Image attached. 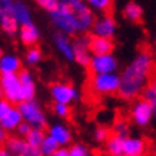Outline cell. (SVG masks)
<instances>
[{
  "instance_id": "obj_1",
  "label": "cell",
  "mask_w": 156,
  "mask_h": 156,
  "mask_svg": "<svg viewBox=\"0 0 156 156\" xmlns=\"http://www.w3.org/2000/svg\"><path fill=\"white\" fill-rule=\"evenodd\" d=\"M153 60L147 52L137 53L128 66L120 73V86L118 95L125 100H132L142 95V92L149 83Z\"/></svg>"
},
{
  "instance_id": "obj_2",
  "label": "cell",
  "mask_w": 156,
  "mask_h": 156,
  "mask_svg": "<svg viewBox=\"0 0 156 156\" xmlns=\"http://www.w3.org/2000/svg\"><path fill=\"white\" fill-rule=\"evenodd\" d=\"M50 14L52 24L57 29V32L72 36V34L80 33V26H79V14L75 13L67 6L62 5L59 2V6L53 10Z\"/></svg>"
},
{
  "instance_id": "obj_3",
  "label": "cell",
  "mask_w": 156,
  "mask_h": 156,
  "mask_svg": "<svg viewBox=\"0 0 156 156\" xmlns=\"http://www.w3.org/2000/svg\"><path fill=\"white\" fill-rule=\"evenodd\" d=\"M17 109L22 113L23 122L29 123L32 128L44 129L48 126V116H46L43 108L40 106V103L36 99L20 102L17 105Z\"/></svg>"
},
{
  "instance_id": "obj_4",
  "label": "cell",
  "mask_w": 156,
  "mask_h": 156,
  "mask_svg": "<svg viewBox=\"0 0 156 156\" xmlns=\"http://www.w3.org/2000/svg\"><path fill=\"white\" fill-rule=\"evenodd\" d=\"M120 76L118 73L93 75L90 77V90L98 96H110L119 92Z\"/></svg>"
},
{
  "instance_id": "obj_5",
  "label": "cell",
  "mask_w": 156,
  "mask_h": 156,
  "mask_svg": "<svg viewBox=\"0 0 156 156\" xmlns=\"http://www.w3.org/2000/svg\"><path fill=\"white\" fill-rule=\"evenodd\" d=\"M50 98H52L53 103H65L70 106L73 102L79 100L80 93L72 83L66 82H55L50 89H49Z\"/></svg>"
},
{
  "instance_id": "obj_6",
  "label": "cell",
  "mask_w": 156,
  "mask_h": 156,
  "mask_svg": "<svg viewBox=\"0 0 156 156\" xmlns=\"http://www.w3.org/2000/svg\"><path fill=\"white\" fill-rule=\"evenodd\" d=\"M0 87L3 90V98L12 105H19L23 102L19 75H0Z\"/></svg>"
},
{
  "instance_id": "obj_7",
  "label": "cell",
  "mask_w": 156,
  "mask_h": 156,
  "mask_svg": "<svg viewBox=\"0 0 156 156\" xmlns=\"http://www.w3.org/2000/svg\"><path fill=\"white\" fill-rule=\"evenodd\" d=\"M130 119L139 128H147L153 120V109L145 99H137L130 109Z\"/></svg>"
},
{
  "instance_id": "obj_8",
  "label": "cell",
  "mask_w": 156,
  "mask_h": 156,
  "mask_svg": "<svg viewBox=\"0 0 156 156\" xmlns=\"http://www.w3.org/2000/svg\"><path fill=\"white\" fill-rule=\"evenodd\" d=\"M118 69H119V62L113 56V53L92 56V60H90V65H89V70L92 72V75L116 73Z\"/></svg>"
},
{
  "instance_id": "obj_9",
  "label": "cell",
  "mask_w": 156,
  "mask_h": 156,
  "mask_svg": "<svg viewBox=\"0 0 156 156\" xmlns=\"http://www.w3.org/2000/svg\"><path fill=\"white\" fill-rule=\"evenodd\" d=\"M46 135L52 137L53 140L59 145V146H70L73 142V133L72 129L67 126L66 123L62 122H55L48 128Z\"/></svg>"
},
{
  "instance_id": "obj_10",
  "label": "cell",
  "mask_w": 156,
  "mask_h": 156,
  "mask_svg": "<svg viewBox=\"0 0 156 156\" xmlns=\"http://www.w3.org/2000/svg\"><path fill=\"white\" fill-rule=\"evenodd\" d=\"M116 20L113 19L112 14H103L102 17L95 20L93 27H92V33L93 36H99V37H106V39H113L116 34Z\"/></svg>"
},
{
  "instance_id": "obj_11",
  "label": "cell",
  "mask_w": 156,
  "mask_h": 156,
  "mask_svg": "<svg viewBox=\"0 0 156 156\" xmlns=\"http://www.w3.org/2000/svg\"><path fill=\"white\" fill-rule=\"evenodd\" d=\"M73 49H75V62L83 67H89L90 60H92V53L89 50V37L82 36L73 42Z\"/></svg>"
},
{
  "instance_id": "obj_12",
  "label": "cell",
  "mask_w": 156,
  "mask_h": 156,
  "mask_svg": "<svg viewBox=\"0 0 156 156\" xmlns=\"http://www.w3.org/2000/svg\"><path fill=\"white\" fill-rule=\"evenodd\" d=\"M146 149V140L140 136H130L129 135L123 140V156H145Z\"/></svg>"
},
{
  "instance_id": "obj_13",
  "label": "cell",
  "mask_w": 156,
  "mask_h": 156,
  "mask_svg": "<svg viewBox=\"0 0 156 156\" xmlns=\"http://www.w3.org/2000/svg\"><path fill=\"white\" fill-rule=\"evenodd\" d=\"M53 43L56 46L57 52L60 53L63 59L67 62H75V49H73V42L67 34L56 32L53 36Z\"/></svg>"
},
{
  "instance_id": "obj_14",
  "label": "cell",
  "mask_w": 156,
  "mask_h": 156,
  "mask_svg": "<svg viewBox=\"0 0 156 156\" xmlns=\"http://www.w3.org/2000/svg\"><path fill=\"white\" fill-rule=\"evenodd\" d=\"M19 79H20V85H22V98L24 100H33L36 99V82L34 77L32 75V72L27 69H22V72L19 73Z\"/></svg>"
},
{
  "instance_id": "obj_15",
  "label": "cell",
  "mask_w": 156,
  "mask_h": 156,
  "mask_svg": "<svg viewBox=\"0 0 156 156\" xmlns=\"http://www.w3.org/2000/svg\"><path fill=\"white\" fill-rule=\"evenodd\" d=\"M89 50L92 56L98 55H110L115 50V42L112 39L99 37V36H89Z\"/></svg>"
},
{
  "instance_id": "obj_16",
  "label": "cell",
  "mask_w": 156,
  "mask_h": 156,
  "mask_svg": "<svg viewBox=\"0 0 156 156\" xmlns=\"http://www.w3.org/2000/svg\"><path fill=\"white\" fill-rule=\"evenodd\" d=\"M0 27L6 34H16L19 32V23L12 14L10 5H0Z\"/></svg>"
},
{
  "instance_id": "obj_17",
  "label": "cell",
  "mask_w": 156,
  "mask_h": 156,
  "mask_svg": "<svg viewBox=\"0 0 156 156\" xmlns=\"http://www.w3.org/2000/svg\"><path fill=\"white\" fill-rule=\"evenodd\" d=\"M22 59L17 55L5 53L0 59V75H19L22 72Z\"/></svg>"
},
{
  "instance_id": "obj_18",
  "label": "cell",
  "mask_w": 156,
  "mask_h": 156,
  "mask_svg": "<svg viewBox=\"0 0 156 156\" xmlns=\"http://www.w3.org/2000/svg\"><path fill=\"white\" fill-rule=\"evenodd\" d=\"M19 39L24 46H36L40 39V30L34 23H27L19 27Z\"/></svg>"
},
{
  "instance_id": "obj_19",
  "label": "cell",
  "mask_w": 156,
  "mask_h": 156,
  "mask_svg": "<svg viewBox=\"0 0 156 156\" xmlns=\"http://www.w3.org/2000/svg\"><path fill=\"white\" fill-rule=\"evenodd\" d=\"M10 10H12V14L14 16L16 22L19 23V26H23V24L27 23H33L32 22V12L29 9V6L20 0H14L10 3Z\"/></svg>"
},
{
  "instance_id": "obj_20",
  "label": "cell",
  "mask_w": 156,
  "mask_h": 156,
  "mask_svg": "<svg viewBox=\"0 0 156 156\" xmlns=\"http://www.w3.org/2000/svg\"><path fill=\"white\" fill-rule=\"evenodd\" d=\"M3 147H5L12 156H24L29 149V145L24 137H20V136H17V135H14V136L7 137V140H6Z\"/></svg>"
},
{
  "instance_id": "obj_21",
  "label": "cell",
  "mask_w": 156,
  "mask_h": 156,
  "mask_svg": "<svg viewBox=\"0 0 156 156\" xmlns=\"http://www.w3.org/2000/svg\"><path fill=\"white\" fill-rule=\"evenodd\" d=\"M22 123H23V118H22V113H20V110L17 109V106H13L9 113L0 120V125L3 126V129H5L7 133L16 132Z\"/></svg>"
},
{
  "instance_id": "obj_22",
  "label": "cell",
  "mask_w": 156,
  "mask_h": 156,
  "mask_svg": "<svg viewBox=\"0 0 156 156\" xmlns=\"http://www.w3.org/2000/svg\"><path fill=\"white\" fill-rule=\"evenodd\" d=\"M123 140L125 137L112 133L105 142V153L108 156H123Z\"/></svg>"
},
{
  "instance_id": "obj_23",
  "label": "cell",
  "mask_w": 156,
  "mask_h": 156,
  "mask_svg": "<svg viewBox=\"0 0 156 156\" xmlns=\"http://www.w3.org/2000/svg\"><path fill=\"white\" fill-rule=\"evenodd\" d=\"M123 16H125V19H128L129 22L137 23V22L142 20L143 9L140 7V5H137L136 2H129L128 5L123 7Z\"/></svg>"
},
{
  "instance_id": "obj_24",
  "label": "cell",
  "mask_w": 156,
  "mask_h": 156,
  "mask_svg": "<svg viewBox=\"0 0 156 156\" xmlns=\"http://www.w3.org/2000/svg\"><path fill=\"white\" fill-rule=\"evenodd\" d=\"M43 60V53L37 46H32L27 49V52L24 55V63L30 67L37 66L39 63Z\"/></svg>"
},
{
  "instance_id": "obj_25",
  "label": "cell",
  "mask_w": 156,
  "mask_h": 156,
  "mask_svg": "<svg viewBox=\"0 0 156 156\" xmlns=\"http://www.w3.org/2000/svg\"><path fill=\"white\" fill-rule=\"evenodd\" d=\"M44 137H46V133H44V129H36L33 128L29 135L24 139H26V142H27L29 146L32 147H40V145L43 143L44 140Z\"/></svg>"
},
{
  "instance_id": "obj_26",
  "label": "cell",
  "mask_w": 156,
  "mask_h": 156,
  "mask_svg": "<svg viewBox=\"0 0 156 156\" xmlns=\"http://www.w3.org/2000/svg\"><path fill=\"white\" fill-rule=\"evenodd\" d=\"M86 3L92 10H98L106 14H109L113 7V0H86Z\"/></svg>"
},
{
  "instance_id": "obj_27",
  "label": "cell",
  "mask_w": 156,
  "mask_h": 156,
  "mask_svg": "<svg viewBox=\"0 0 156 156\" xmlns=\"http://www.w3.org/2000/svg\"><path fill=\"white\" fill-rule=\"evenodd\" d=\"M59 145H57L55 140H53L52 137L49 136V135H46V137H44V140H43V143L40 145V152H42L43 156H52L55 152L59 149Z\"/></svg>"
},
{
  "instance_id": "obj_28",
  "label": "cell",
  "mask_w": 156,
  "mask_h": 156,
  "mask_svg": "<svg viewBox=\"0 0 156 156\" xmlns=\"http://www.w3.org/2000/svg\"><path fill=\"white\" fill-rule=\"evenodd\" d=\"M69 155L70 156H90L92 155V151L89 149L87 145L85 143H72L69 146Z\"/></svg>"
},
{
  "instance_id": "obj_29",
  "label": "cell",
  "mask_w": 156,
  "mask_h": 156,
  "mask_svg": "<svg viewBox=\"0 0 156 156\" xmlns=\"http://www.w3.org/2000/svg\"><path fill=\"white\" fill-rule=\"evenodd\" d=\"M129 130H130V128H129V123L126 122V120H116L113 125V130H112V133H115V135H118V136H122V137H128L129 136Z\"/></svg>"
},
{
  "instance_id": "obj_30",
  "label": "cell",
  "mask_w": 156,
  "mask_h": 156,
  "mask_svg": "<svg viewBox=\"0 0 156 156\" xmlns=\"http://www.w3.org/2000/svg\"><path fill=\"white\" fill-rule=\"evenodd\" d=\"M52 110L55 116H57L59 119H66L70 116V106L65 103H53Z\"/></svg>"
},
{
  "instance_id": "obj_31",
  "label": "cell",
  "mask_w": 156,
  "mask_h": 156,
  "mask_svg": "<svg viewBox=\"0 0 156 156\" xmlns=\"http://www.w3.org/2000/svg\"><path fill=\"white\" fill-rule=\"evenodd\" d=\"M112 133L109 130L108 128H105V126H98V128L93 130V140L96 143H105L106 140L109 139Z\"/></svg>"
},
{
  "instance_id": "obj_32",
  "label": "cell",
  "mask_w": 156,
  "mask_h": 156,
  "mask_svg": "<svg viewBox=\"0 0 156 156\" xmlns=\"http://www.w3.org/2000/svg\"><path fill=\"white\" fill-rule=\"evenodd\" d=\"M34 3H36L40 9L52 13L53 10L59 6V0H34Z\"/></svg>"
},
{
  "instance_id": "obj_33",
  "label": "cell",
  "mask_w": 156,
  "mask_h": 156,
  "mask_svg": "<svg viewBox=\"0 0 156 156\" xmlns=\"http://www.w3.org/2000/svg\"><path fill=\"white\" fill-rule=\"evenodd\" d=\"M13 106H14V105H12L7 99H5V98H0V120H2L6 115L9 113Z\"/></svg>"
},
{
  "instance_id": "obj_34",
  "label": "cell",
  "mask_w": 156,
  "mask_h": 156,
  "mask_svg": "<svg viewBox=\"0 0 156 156\" xmlns=\"http://www.w3.org/2000/svg\"><path fill=\"white\" fill-rule=\"evenodd\" d=\"M32 126H30V125H29V123H26V122H23L22 123V125H20L19 128H17V130H16V135H17V136H20V137H26L29 135V132H30V130H32Z\"/></svg>"
},
{
  "instance_id": "obj_35",
  "label": "cell",
  "mask_w": 156,
  "mask_h": 156,
  "mask_svg": "<svg viewBox=\"0 0 156 156\" xmlns=\"http://www.w3.org/2000/svg\"><path fill=\"white\" fill-rule=\"evenodd\" d=\"M52 156H70L69 155V147L67 146H60Z\"/></svg>"
},
{
  "instance_id": "obj_36",
  "label": "cell",
  "mask_w": 156,
  "mask_h": 156,
  "mask_svg": "<svg viewBox=\"0 0 156 156\" xmlns=\"http://www.w3.org/2000/svg\"><path fill=\"white\" fill-rule=\"evenodd\" d=\"M24 156H43V155H42V152H40L39 147L29 146V149H27V152H26V155Z\"/></svg>"
},
{
  "instance_id": "obj_37",
  "label": "cell",
  "mask_w": 156,
  "mask_h": 156,
  "mask_svg": "<svg viewBox=\"0 0 156 156\" xmlns=\"http://www.w3.org/2000/svg\"><path fill=\"white\" fill-rule=\"evenodd\" d=\"M7 132H6L5 129H3V126L0 125V147H3L5 146V143H6V140H7Z\"/></svg>"
},
{
  "instance_id": "obj_38",
  "label": "cell",
  "mask_w": 156,
  "mask_h": 156,
  "mask_svg": "<svg viewBox=\"0 0 156 156\" xmlns=\"http://www.w3.org/2000/svg\"><path fill=\"white\" fill-rule=\"evenodd\" d=\"M0 156H12L9 152L6 151L5 147H0Z\"/></svg>"
},
{
  "instance_id": "obj_39",
  "label": "cell",
  "mask_w": 156,
  "mask_h": 156,
  "mask_svg": "<svg viewBox=\"0 0 156 156\" xmlns=\"http://www.w3.org/2000/svg\"><path fill=\"white\" fill-rule=\"evenodd\" d=\"M152 109H153V119L156 120V102L152 105Z\"/></svg>"
},
{
  "instance_id": "obj_40",
  "label": "cell",
  "mask_w": 156,
  "mask_h": 156,
  "mask_svg": "<svg viewBox=\"0 0 156 156\" xmlns=\"http://www.w3.org/2000/svg\"><path fill=\"white\" fill-rule=\"evenodd\" d=\"M12 0H0V5H10Z\"/></svg>"
},
{
  "instance_id": "obj_41",
  "label": "cell",
  "mask_w": 156,
  "mask_h": 156,
  "mask_svg": "<svg viewBox=\"0 0 156 156\" xmlns=\"http://www.w3.org/2000/svg\"><path fill=\"white\" fill-rule=\"evenodd\" d=\"M3 55H5V52H3V49L0 48V59H2V57H3Z\"/></svg>"
},
{
  "instance_id": "obj_42",
  "label": "cell",
  "mask_w": 156,
  "mask_h": 156,
  "mask_svg": "<svg viewBox=\"0 0 156 156\" xmlns=\"http://www.w3.org/2000/svg\"><path fill=\"white\" fill-rule=\"evenodd\" d=\"M90 156H102V155H99V153H93V152H92V155Z\"/></svg>"
},
{
  "instance_id": "obj_43",
  "label": "cell",
  "mask_w": 156,
  "mask_h": 156,
  "mask_svg": "<svg viewBox=\"0 0 156 156\" xmlns=\"http://www.w3.org/2000/svg\"><path fill=\"white\" fill-rule=\"evenodd\" d=\"M0 98H3V90H2V87H0Z\"/></svg>"
}]
</instances>
